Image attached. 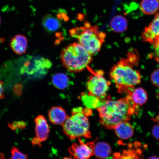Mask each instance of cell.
<instances>
[{
    "label": "cell",
    "mask_w": 159,
    "mask_h": 159,
    "mask_svg": "<svg viewBox=\"0 0 159 159\" xmlns=\"http://www.w3.org/2000/svg\"><path fill=\"white\" fill-rule=\"evenodd\" d=\"M132 102L129 96L116 100L107 97L97 109L101 124L107 129H114L119 123L130 120L134 112Z\"/></svg>",
    "instance_id": "cell-1"
},
{
    "label": "cell",
    "mask_w": 159,
    "mask_h": 159,
    "mask_svg": "<svg viewBox=\"0 0 159 159\" xmlns=\"http://www.w3.org/2000/svg\"><path fill=\"white\" fill-rule=\"evenodd\" d=\"M135 65L127 57L121 59L111 68L109 75L119 93L129 94L135 85L140 84L142 76L138 70L134 69Z\"/></svg>",
    "instance_id": "cell-2"
},
{
    "label": "cell",
    "mask_w": 159,
    "mask_h": 159,
    "mask_svg": "<svg viewBox=\"0 0 159 159\" xmlns=\"http://www.w3.org/2000/svg\"><path fill=\"white\" fill-rule=\"evenodd\" d=\"M70 34L92 55L100 50L106 37L105 34L99 31L97 25H91L88 22L85 23L84 26L70 30Z\"/></svg>",
    "instance_id": "cell-3"
},
{
    "label": "cell",
    "mask_w": 159,
    "mask_h": 159,
    "mask_svg": "<svg viewBox=\"0 0 159 159\" xmlns=\"http://www.w3.org/2000/svg\"><path fill=\"white\" fill-rule=\"evenodd\" d=\"M61 58L65 68L74 73L84 70L93 60L92 55L78 43H73L63 49Z\"/></svg>",
    "instance_id": "cell-4"
},
{
    "label": "cell",
    "mask_w": 159,
    "mask_h": 159,
    "mask_svg": "<svg viewBox=\"0 0 159 159\" xmlns=\"http://www.w3.org/2000/svg\"><path fill=\"white\" fill-rule=\"evenodd\" d=\"M88 116L81 107L73 109L63 125V132L71 140L81 137L91 138Z\"/></svg>",
    "instance_id": "cell-5"
},
{
    "label": "cell",
    "mask_w": 159,
    "mask_h": 159,
    "mask_svg": "<svg viewBox=\"0 0 159 159\" xmlns=\"http://www.w3.org/2000/svg\"><path fill=\"white\" fill-rule=\"evenodd\" d=\"M89 69L92 74L89 77L87 83L89 94L100 99L106 98L111 82L105 78L104 71H95L90 67Z\"/></svg>",
    "instance_id": "cell-6"
},
{
    "label": "cell",
    "mask_w": 159,
    "mask_h": 159,
    "mask_svg": "<svg viewBox=\"0 0 159 159\" xmlns=\"http://www.w3.org/2000/svg\"><path fill=\"white\" fill-rule=\"evenodd\" d=\"M31 59L25 63L21 70L22 73L39 78L46 74L52 66L50 61L42 57Z\"/></svg>",
    "instance_id": "cell-7"
},
{
    "label": "cell",
    "mask_w": 159,
    "mask_h": 159,
    "mask_svg": "<svg viewBox=\"0 0 159 159\" xmlns=\"http://www.w3.org/2000/svg\"><path fill=\"white\" fill-rule=\"evenodd\" d=\"M94 143H85L79 139V143L73 144L69 152L75 159H89L94 155Z\"/></svg>",
    "instance_id": "cell-8"
},
{
    "label": "cell",
    "mask_w": 159,
    "mask_h": 159,
    "mask_svg": "<svg viewBox=\"0 0 159 159\" xmlns=\"http://www.w3.org/2000/svg\"><path fill=\"white\" fill-rule=\"evenodd\" d=\"M142 38L143 41L153 46L159 43V12L155 15L152 22L145 28Z\"/></svg>",
    "instance_id": "cell-9"
},
{
    "label": "cell",
    "mask_w": 159,
    "mask_h": 159,
    "mask_svg": "<svg viewBox=\"0 0 159 159\" xmlns=\"http://www.w3.org/2000/svg\"><path fill=\"white\" fill-rule=\"evenodd\" d=\"M35 122L36 138L41 143L44 142L49 136L50 130L48 123L42 115H39L35 118Z\"/></svg>",
    "instance_id": "cell-10"
},
{
    "label": "cell",
    "mask_w": 159,
    "mask_h": 159,
    "mask_svg": "<svg viewBox=\"0 0 159 159\" xmlns=\"http://www.w3.org/2000/svg\"><path fill=\"white\" fill-rule=\"evenodd\" d=\"M10 46L16 54L18 55L25 54L28 46L26 37L22 35H16L11 39Z\"/></svg>",
    "instance_id": "cell-11"
},
{
    "label": "cell",
    "mask_w": 159,
    "mask_h": 159,
    "mask_svg": "<svg viewBox=\"0 0 159 159\" xmlns=\"http://www.w3.org/2000/svg\"><path fill=\"white\" fill-rule=\"evenodd\" d=\"M48 117L52 124L62 125L68 117L64 109L60 107L51 108L49 111Z\"/></svg>",
    "instance_id": "cell-12"
},
{
    "label": "cell",
    "mask_w": 159,
    "mask_h": 159,
    "mask_svg": "<svg viewBox=\"0 0 159 159\" xmlns=\"http://www.w3.org/2000/svg\"><path fill=\"white\" fill-rule=\"evenodd\" d=\"M113 130L119 138L127 140L133 136L134 129L128 121H124L117 125Z\"/></svg>",
    "instance_id": "cell-13"
},
{
    "label": "cell",
    "mask_w": 159,
    "mask_h": 159,
    "mask_svg": "<svg viewBox=\"0 0 159 159\" xmlns=\"http://www.w3.org/2000/svg\"><path fill=\"white\" fill-rule=\"evenodd\" d=\"M42 25L48 32L52 33L60 28L61 22L59 18L48 14L45 15L43 18Z\"/></svg>",
    "instance_id": "cell-14"
},
{
    "label": "cell",
    "mask_w": 159,
    "mask_h": 159,
    "mask_svg": "<svg viewBox=\"0 0 159 159\" xmlns=\"http://www.w3.org/2000/svg\"><path fill=\"white\" fill-rule=\"evenodd\" d=\"M128 94L131 100L136 105H144L148 100V95L146 91L142 87L134 89Z\"/></svg>",
    "instance_id": "cell-15"
},
{
    "label": "cell",
    "mask_w": 159,
    "mask_h": 159,
    "mask_svg": "<svg viewBox=\"0 0 159 159\" xmlns=\"http://www.w3.org/2000/svg\"><path fill=\"white\" fill-rule=\"evenodd\" d=\"M110 26L111 29L115 33L124 32L128 28V21L123 16L117 15L111 20Z\"/></svg>",
    "instance_id": "cell-16"
},
{
    "label": "cell",
    "mask_w": 159,
    "mask_h": 159,
    "mask_svg": "<svg viewBox=\"0 0 159 159\" xmlns=\"http://www.w3.org/2000/svg\"><path fill=\"white\" fill-rule=\"evenodd\" d=\"M112 152L111 147L105 142H99L94 145V154L97 158L105 159L110 156Z\"/></svg>",
    "instance_id": "cell-17"
},
{
    "label": "cell",
    "mask_w": 159,
    "mask_h": 159,
    "mask_svg": "<svg viewBox=\"0 0 159 159\" xmlns=\"http://www.w3.org/2000/svg\"><path fill=\"white\" fill-rule=\"evenodd\" d=\"M81 99L86 108L91 109L98 108L104 99L99 98L94 95L85 93H83L81 94Z\"/></svg>",
    "instance_id": "cell-18"
},
{
    "label": "cell",
    "mask_w": 159,
    "mask_h": 159,
    "mask_svg": "<svg viewBox=\"0 0 159 159\" xmlns=\"http://www.w3.org/2000/svg\"><path fill=\"white\" fill-rule=\"evenodd\" d=\"M140 8L145 14H154L159 9V0H142L140 3Z\"/></svg>",
    "instance_id": "cell-19"
},
{
    "label": "cell",
    "mask_w": 159,
    "mask_h": 159,
    "mask_svg": "<svg viewBox=\"0 0 159 159\" xmlns=\"http://www.w3.org/2000/svg\"><path fill=\"white\" fill-rule=\"evenodd\" d=\"M52 81L54 87L59 89L67 88L70 82L68 76L63 73H57L53 75Z\"/></svg>",
    "instance_id": "cell-20"
},
{
    "label": "cell",
    "mask_w": 159,
    "mask_h": 159,
    "mask_svg": "<svg viewBox=\"0 0 159 159\" xmlns=\"http://www.w3.org/2000/svg\"><path fill=\"white\" fill-rule=\"evenodd\" d=\"M11 157L10 159H27V155L23 153L19 149L15 147L11 150Z\"/></svg>",
    "instance_id": "cell-21"
},
{
    "label": "cell",
    "mask_w": 159,
    "mask_h": 159,
    "mask_svg": "<svg viewBox=\"0 0 159 159\" xmlns=\"http://www.w3.org/2000/svg\"><path fill=\"white\" fill-rule=\"evenodd\" d=\"M8 126L12 130L15 131L18 129L23 130L27 126L26 124L23 121H15L12 123H9Z\"/></svg>",
    "instance_id": "cell-22"
},
{
    "label": "cell",
    "mask_w": 159,
    "mask_h": 159,
    "mask_svg": "<svg viewBox=\"0 0 159 159\" xmlns=\"http://www.w3.org/2000/svg\"><path fill=\"white\" fill-rule=\"evenodd\" d=\"M151 82L155 86L159 87V68L155 70L151 75Z\"/></svg>",
    "instance_id": "cell-23"
},
{
    "label": "cell",
    "mask_w": 159,
    "mask_h": 159,
    "mask_svg": "<svg viewBox=\"0 0 159 159\" xmlns=\"http://www.w3.org/2000/svg\"><path fill=\"white\" fill-rule=\"evenodd\" d=\"M13 91L14 94L17 96H20L22 94L23 87L20 84L16 85L13 89Z\"/></svg>",
    "instance_id": "cell-24"
},
{
    "label": "cell",
    "mask_w": 159,
    "mask_h": 159,
    "mask_svg": "<svg viewBox=\"0 0 159 159\" xmlns=\"http://www.w3.org/2000/svg\"><path fill=\"white\" fill-rule=\"evenodd\" d=\"M152 133L154 138L159 140V124L154 125L153 127Z\"/></svg>",
    "instance_id": "cell-25"
},
{
    "label": "cell",
    "mask_w": 159,
    "mask_h": 159,
    "mask_svg": "<svg viewBox=\"0 0 159 159\" xmlns=\"http://www.w3.org/2000/svg\"><path fill=\"white\" fill-rule=\"evenodd\" d=\"M32 144L33 146H41V143L39 142L36 137L34 138L31 141Z\"/></svg>",
    "instance_id": "cell-26"
},
{
    "label": "cell",
    "mask_w": 159,
    "mask_h": 159,
    "mask_svg": "<svg viewBox=\"0 0 159 159\" xmlns=\"http://www.w3.org/2000/svg\"><path fill=\"white\" fill-rule=\"evenodd\" d=\"M3 83L0 81V99L4 98V95L3 94Z\"/></svg>",
    "instance_id": "cell-27"
},
{
    "label": "cell",
    "mask_w": 159,
    "mask_h": 159,
    "mask_svg": "<svg viewBox=\"0 0 159 159\" xmlns=\"http://www.w3.org/2000/svg\"><path fill=\"white\" fill-rule=\"evenodd\" d=\"M154 52L156 56L159 58V43L154 46Z\"/></svg>",
    "instance_id": "cell-28"
},
{
    "label": "cell",
    "mask_w": 159,
    "mask_h": 159,
    "mask_svg": "<svg viewBox=\"0 0 159 159\" xmlns=\"http://www.w3.org/2000/svg\"><path fill=\"white\" fill-rule=\"evenodd\" d=\"M5 156L2 153L0 152V159H5Z\"/></svg>",
    "instance_id": "cell-29"
},
{
    "label": "cell",
    "mask_w": 159,
    "mask_h": 159,
    "mask_svg": "<svg viewBox=\"0 0 159 159\" xmlns=\"http://www.w3.org/2000/svg\"><path fill=\"white\" fill-rule=\"evenodd\" d=\"M149 159H159V157L157 156H153L151 157Z\"/></svg>",
    "instance_id": "cell-30"
},
{
    "label": "cell",
    "mask_w": 159,
    "mask_h": 159,
    "mask_svg": "<svg viewBox=\"0 0 159 159\" xmlns=\"http://www.w3.org/2000/svg\"><path fill=\"white\" fill-rule=\"evenodd\" d=\"M62 159H75L70 157H65Z\"/></svg>",
    "instance_id": "cell-31"
},
{
    "label": "cell",
    "mask_w": 159,
    "mask_h": 159,
    "mask_svg": "<svg viewBox=\"0 0 159 159\" xmlns=\"http://www.w3.org/2000/svg\"><path fill=\"white\" fill-rule=\"evenodd\" d=\"M1 16H0V25H1Z\"/></svg>",
    "instance_id": "cell-32"
}]
</instances>
